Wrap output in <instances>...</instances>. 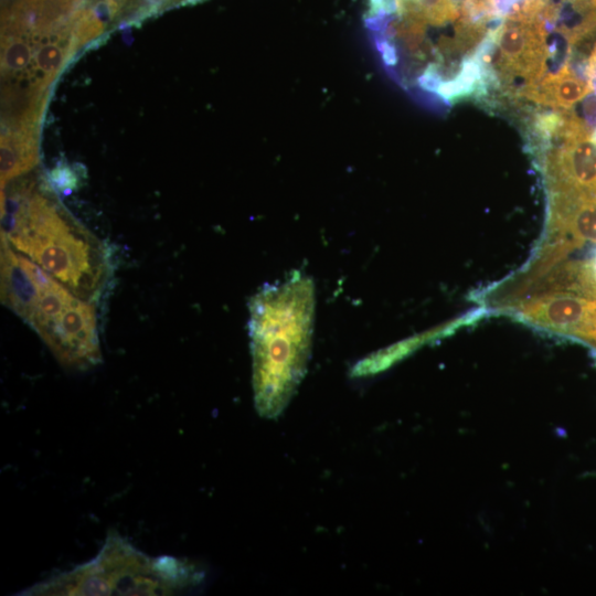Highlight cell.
Returning a JSON list of instances; mask_svg holds the SVG:
<instances>
[{"label": "cell", "instance_id": "1", "mask_svg": "<svg viewBox=\"0 0 596 596\" xmlns=\"http://www.w3.org/2000/svg\"><path fill=\"white\" fill-rule=\"evenodd\" d=\"M1 238L76 296L94 301L110 276L104 243L47 191L26 180L1 192Z\"/></svg>", "mask_w": 596, "mask_h": 596}, {"label": "cell", "instance_id": "2", "mask_svg": "<svg viewBox=\"0 0 596 596\" xmlns=\"http://www.w3.org/2000/svg\"><path fill=\"white\" fill-rule=\"evenodd\" d=\"M315 306L313 281L299 272L249 300L254 403L262 417L280 415L306 374Z\"/></svg>", "mask_w": 596, "mask_h": 596}, {"label": "cell", "instance_id": "3", "mask_svg": "<svg viewBox=\"0 0 596 596\" xmlns=\"http://www.w3.org/2000/svg\"><path fill=\"white\" fill-rule=\"evenodd\" d=\"M1 301L28 323L65 368L102 360L94 301L85 300L1 238Z\"/></svg>", "mask_w": 596, "mask_h": 596}, {"label": "cell", "instance_id": "4", "mask_svg": "<svg viewBox=\"0 0 596 596\" xmlns=\"http://www.w3.org/2000/svg\"><path fill=\"white\" fill-rule=\"evenodd\" d=\"M199 579L175 557H149L115 531L91 562L34 585L30 595H170Z\"/></svg>", "mask_w": 596, "mask_h": 596}, {"label": "cell", "instance_id": "5", "mask_svg": "<svg viewBox=\"0 0 596 596\" xmlns=\"http://www.w3.org/2000/svg\"><path fill=\"white\" fill-rule=\"evenodd\" d=\"M563 146L550 158L554 192H596V141L577 120L563 126Z\"/></svg>", "mask_w": 596, "mask_h": 596}, {"label": "cell", "instance_id": "6", "mask_svg": "<svg viewBox=\"0 0 596 596\" xmlns=\"http://www.w3.org/2000/svg\"><path fill=\"white\" fill-rule=\"evenodd\" d=\"M521 315L555 331L596 342V299L553 292L524 302Z\"/></svg>", "mask_w": 596, "mask_h": 596}, {"label": "cell", "instance_id": "7", "mask_svg": "<svg viewBox=\"0 0 596 596\" xmlns=\"http://www.w3.org/2000/svg\"><path fill=\"white\" fill-rule=\"evenodd\" d=\"M554 228L566 253L586 242L596 243V192H555Z\"/></svg>", "mask_w": 596, "mask_h": 596}, {"label": "cell", "instance_id": "8", "mask_svg": "<svg viewBox=\"0 0 596 596\" xmlns=\"http://www.w3.org/2000/svg\"><path fill=\"white\" fill-rule=\"evenodd\" d=\"M1 189L31 171L39 162L38 130L2 131L0 147Z\"/></svg>", "mask_w": 596, "mask_h": 596}, {"label": "cell", "instance_id": "9", "mask_svg": "<svg viewBox=\"0 0 596 596\" xmlns=\"http://www.w3.org/2000/svg\"><path fill=\"white\" fill-rule=\"evenodd\" d=\"M563 279L576 292L596 299V253L586 262L570 265L564 268Z\"/></svg>", "mask_w": 596, "mask_h": 596}, {"label": "cell", "instance_id": "10", "mask_svg": "<svg viewBox=\"0 0 596 596\" xmlns=\"http://www.w3.org/2000/svg\"><path fill=\"white\" fill-rule=\"evenodd\" d=\"M53 180L60 188H73L76 183V178L73 175V171L67 167H60L53 171Z\"/></svg>", "mask_w": 596, "mask_h": 596}, {"label": "cell", "instance_id": "11", "mask_svg": "<svg viewBox=\"0 0 596 596\" xmlns=\"http://www.w3.org/2000/svg\"><path fill=\"white\" fill-rule=\"evenodd\" d=\"M587 74L589 76L590 81V89L594 88L596 91V46L592 52L589 63L587 66Z\"/></svg>", "mask_w": 596, "mask_h": 596}]
</instances>
